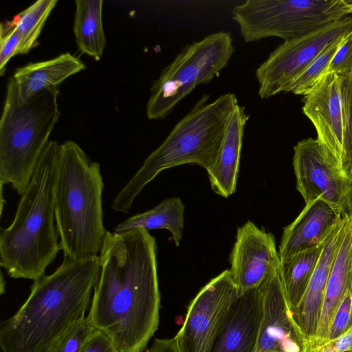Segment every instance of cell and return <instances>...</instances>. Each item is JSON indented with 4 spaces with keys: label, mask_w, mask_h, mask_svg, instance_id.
<instances>
[{
    "label": "cell",
    "mask_w": 352,
    "mask_h": 352,
    "mask_svg": "<svg viewBox=\"0 0 352 352\" xmlns=\"http://www.w3.org/2000/svg\"><path fill=\"white\" fill-rule=\"evenodd\" d=\"M88 316L118 352H144L158 328L157 244L148 230L106 232Z\"/></svg>",
    "instance_id": "6da1fadb"
},
{
    "label": "cell",
    "mask_w": 352,
    "mask_h": 352,
    "mask_svg": "<svg viewBox=\"0 0 352 352\" xmlns=\"http://www.w3.org/2000/svg\"><path fill=\"white\" fill-rule=\"evenodd\" d=\"M99 256L63 261L34 281L19 310L0 323L1 352H43L85 316L100 274Z\"/></svg>",
    "instance_id": "7a4b0ae2"
},
{
    "label": "cell",
    "mask_w": 352,
    "mask_h": 352,
    "mask_svg": "<svg viewBox=\"0 0 352 352\" xmlns=\"http://www.w3.org/2000/svg\"><path fill=\"white\" fill-rule=\"evenodd\" d=\"M60 144L49 140L14 218L0 234V265L14 278L36 280L60 250L55 225L54 191Z\"/></svg>",
    "instance_id": "3957f363"
},
{
    "label": "cell",
    "mask_w": 352,
    "mask_h": 352,
    "mask_svg": "<svg viewBox=\"0 0 352 352\" xmlns=\"http://www.w3.org/2000/svg\"><path fill=\"white\" fill-rule=\"evenodd\" d=\"M209 97L204 94L146 157L113 201V210L127 213L144 187L166 169L185 164H197L207 173L213 168L239 102L232 93L222 94L210 102Z\"/></svg>",
    "instance_id": "277c9868"
},
{
    "label": "cell",
    "mask_w": 352,
    "mask_h": 352,
    "mask_svg": "<svg viewBox=\"0 0 352 352\" xmlns=\"http://www.w3.org/2000/svg\"><path fill=\"white\" fill-rule=\"evenodd\" d=\"M103 188L100 164L74 141L61 144L54 211L64 257L78 261L99 256L107 232L102 207Z\"/></svg>",
    "instance_id": "5b68a950"
},
{
    "label": "cell",
    "mask_w": 352,
    "mask_h": 352,
    "mask_svg": "<svg viewBox=\"0 0 352 352\" xmlns=\"http://www.w3.org/2000/svg\"><path fill=\"white\" fill-rule=\"evenodd\" d=\"M58 87L38 92L24 103L18 100L12 78L8 80L0 120V182L22 195L60 112Z\"/></svg>",
    "instance_id": "8992f818"
},
{
    "label": "cell",
    "mask_w": 352,
    "mask_h": 352,
    "mask_svg": "<svg viewBox=\"0 0 352 352\" xmlns=\"http://www.w3.org/2000/svg\"><path fill=\"white\" fill-rule=\"evenodd\" d=\"M234 52L230 32L212 33L187 45L153 83L146 104L148 119L166 118L197 86L219 76Z\"/></svg>",
    "instance_id": "52a82bcc"
},
{
    "label": "cell",
    "mask_w": 352,
    "mask_h": 352,
    "mask_svg": "<svg viewBox=\"0 0 352 352\" xmlns=\"http://www.w3.org/2000/svg\"><path fill=\"white\" fill-rule=\"evenodd\" d=\"M350 14L344 0H247L232 10L243 40L288 41Z\"/></svg>",
    "instance_id": "ba28073f"
},
{
    "label": "cell",
    "mask_w": 352,
    "mask_h": 352,
    "mask_svg": "<svg viewBox=\"0 0 352 352\" xmlns=\"http://www.w3.org/2000/svg\"><path fill=\"white\" fill-rule=\"evenodd\" d=\"M351 32L352 17L348 16L284 41L256 70L260 98L265 99L280 92H289L295 80L325 47Z\"/></svg>",
    "instance_id": "9c48e42d"
},
{
    "label": "cell",
    "mask_w": 352,
    "mask_h": 352,
    "mask_svg": "<svg viewBox=\"0 0 352 352\" xmlns=\"http://www.w3.org/2000/svg\"><path fill=\"white\" fill-rule=\"evenodd\" d=\"M292 164L296 188L305 204L320 198L344 216H352V182L320 142L309 138L297 142Z\"/></svg>",
    "instance_id": "30bf717a"
},
{
    "label": "cell",
    "mask_w": 352,
    "mask_h": 352,
    "mask_svg": "<svg viewBox=\"0 0 352 352\" xmlns=\"http://www.w3.org/2000/svg\"><path fill=\"white\" fill-rule=\"evenodd\" d=\"M238 296L230 270L210 280L189 305L175 336L179 352H208L223 318Z\"/></svg>",
    "instance_id": "8fae6325"
},
{
    "label": "cell",
    "mask_w": 352,
    "mask_h": 352,
    "mask_svg": "<svg viewBox=\"0 0 352 352\" xmlns=\"http://www.w3.org/2000/svg\"><path fill=\"white\" fill-rule=\"evenodd\" d=\"M230 262L238 296L258 287L280 264L274 235L247 221L237 229Z\"/></svg>",
    "instance_id": "7c38bea8"
},
{
    "label": "cell",
    "mask_w": 352,
    "mask_h": 352,
    "mask_svg": "<svg viewBox=\"0 0 352 352\" xmlns=\"http://www.w3.org/2000/svg\"><path fill=\"white\" fill-rule=\"evenodd\" d=\"M263 316L256 352H305L288 304L279 268L258 286Z\"/></svg>",
    "instance_id": "4fadbf2b"
},
{
    "label": "cell",
    "mask_w": 352,
    "mask_h": 352,
    "mask_svg": "<svg viewBox=\"0 0 352 352\" xmlns=\"http://www.w3.org/2000/svg\"><path fill=\"white\" fill-rule=\"evenodd\" d=\"M342 77L322 76L304 96L302 111L314 124L317 140L340 160L343 149L344 109Z\"/></svg>",
    "instance_id": "5bb4252c"
},
{
    "label": "cell",
    "mask_w": 352,
    "mask_h": 352,
    "mask_svg": "<svg viewBox=\"0 0 352 352\" xmlns=\"http://www.w3.org/2000/svg\"><path fill=\"white\" fill-rule=\"evenodd\" d=\"M262 316L258 287L238 296L225 314L208 352H256Z\"/></svg>",
    "instance_id": "9a60e30c"
},
{
    "label": "cell",
    "mask_w": 352,
    "mask_h": 352,
    "mask_svg": "<svg viewBox=\"0 0 352 352\" xmlns=\"http://www.w3.org/2000/svg\"><path fill=\"white\" fill-rule=\"evenodd\" d=\"M346 216L331 229L306 292L298 306L291 310L305 352L311 347L318 331L329 272Z\"/></svg>",
    "instance_id": "2e32d148"
},
{
    "label": "cell",
    "mask_w": 352,
    "mask_h": 352,
    "mask_svg": "<svg viewBox=\"0 0 352 352\" xmlns=\"http://www.w3.org/2000/svg\"><path fill=\"white\" fill-rule=\"evenodd\" d=\"M344 217L339 210L320 198L305 204L298 217L283 230L280 258L316 246Z\"/></svg>",
    "instance_id": "e0dca14e"
},
{
    "label": "cell",
    "mask_w": 352,
    "mask_h": 352,
    "mask_svg": "<svg viewBox=\"0 0 352 352\" xmlns=\"http://www.w3.org/2000/svg\"><path fill=\"white\" fill-rule=\"evenodd\" d=\"M351 283L352 216L346 215L329 272L318 331L309 350L325 342L331 318Z\"/></svg>",
    "instance_id": "ac0fdd59"
},
{
    "label": "cell",
    "mask_w": 352,
    "mask_h": 352,
    "mask_svg": "<svg viewBox=\"0 0 352 352\" xmlns=\"http://www.w3.org/2000/svg\"><path fill=\"white\" fill-rule=\"evenodd\" d=\"M85 68V65L69 52L19 67L12 77L16 87L18 100L22 104L38 92L58 87L68 77Z\"/></svg>",
    "instance_id": "d6986e66"
},
{
    "label": "cell",
    "mask_w": 352,
    "mask_h": 352,
    "mask_svg": "<svg viewBox=\"0 0 352 352\" xmlns=\"http://www.w3.org/2000/svg\"><path fill=\"white\" fill-rule=\"evenodd\" d=\"M249 118L245 107L238 104L227 127L217 162L207 173L212 189L223 197H228L236 190L243 137Z\"/></svg>",
    "instance_id": "ffe728a7"
},
{
    "label": "cell",
    "mask_w": 352,
    "mask_h": 352,
    "mask_svg": "<svg viewBox=\"0 0 352 352\" xmlns=\"http://www.w3.org/2000/svg\"><path fill=\"white\" fill-rule=\"evenodd\" d=\"M184 210L179 197L166 198L152 209L118 223L113 232L121 233L136 228L165 229L170 231L175 245L178 247L184 227Z\"/></svg>",
    "instance_id": "44dd1931"
},
{
    "label": "cell",
    "mask_w": 352,
    "mask_h": 352,
    "mask_svg": "<svg viewBox=\"0 0 352 352\" xmlns=\"http://www.w3.org/2000/svg\"><path fill=\"white\" fill-rule=\"evenodd\" d=\"M328 234L316 246L280 258L279 272L290 310L301 301Z\"/></svg>",
    "instance_id": "7402d4cb"
},
{
    "label": "cell",
    "mask_w": 352,
    "mask_h": 352,
    "mask_svg": "<svg viewBox=\"0 0 352 352\" xmlns=\"http://www.w3.org/2000/svg\"><path fill=\"white\" fill-rule=\"evenodd\" d=\"M74 32L79 50L99 60L105 47L102 0H76Z\"/></svg>",
    "instance_id": "603a6c76"
},
{
    "label": "cell",
    "mask_w": 352,
    "mask_h": 352,
    "mask_svg": "<svg viewBox=\"0 0 352 352\" xmlns=\"http://www.w3.org/2000/svg\"><path fill=\"white\" fill-rule=\"evenodd\" d=\"M57 0H38L10 21L21 37L19 54L28 53L36 44L41 30Z\"/></svg>",
    "instance_id": "cb8c5ba5"
},
{
    "label": "cell",
    "mask_w": 352,
    "mask_h": 352,
    "mask_svg": "<svg viewBox=\"0 0 352 352\" xmlns=\"http://www.w3.org/2000/svg\"><path fill=\"white\" fill-rule=\"evenodd\" d=\"M345 36L325 47L295 80L289 88V92L295 95H302L304 96L307 95L320 79L324 76L333 57Z\"/></svg>",
    "instance_id": "d4e9b609"
},
{
    "label": "cell",
    "mask_w": 352,
    "mask_h": 352,
    "mask_svg": "<svg viewBox=\"0 0 352 352\" xmlns=\"http://www.w3.org/2000/svg\"><path fill=\"white\" fill-rule=\"evenodd\" d=\"M342 89L344 134L340 166L345 175L352 182V75L342 77Z\"/></svg>",
    "instance_id": "484cf974"
},
{
    "label": "cell",
    "mask_w": 352,
    "mask_h": 352,
    "mask_svg": "<svg viewBox=\"0 0 352 352\" xmlns=\"http://www.w3.org/2000/svg\"><path fill=\"white\" fill-rule=\"evenodd\" d=\"M95 329L89 316H83L70 325L43 352H79Z\"/></svg>",
    "instance_id": "4316f807"
},
{
    "label": "cell",
    "mask_w": 352,
    "mask_h": 352,
    "mask_svg": "<svg viewBox=\"0 0 352 352\" xmlns=\"http://www.w3.org/2000/svg\"><path fill=\"white\" fill-rule=\"evenodd\" d=\"M351 327H352V283L331 318L324 343L336 339Z\"/></svg>",
    "instance_id": "83f0119b"
},
{
    "label": "cell",
    "mask_w": 352,
    "mask_h": 352,
    "mask_svg": "<svg viewBox=\"0 0 352 352\" xmlns=\"http://www.w3.org/2000/svg\"><path fill=\"white\" fill-rule=\"evenodd\" d=\"M0 74L3 76L10 59L19 54L21 37L10 21L1 23Z\"/></svg>",
    "instance_id": "f1b7e54d"
},
{
    "label": "cell",
    "mask_w": 352,
    "mask_h": 352,
    "mask_svg": "<svg viewBox=\"0 0 352 352\" xmlns=\"http://www.w3.org/2000/svg\"><path fill=\"white\" fill-rule=\"evenodd\" d=\"M331 73L341 77L352 75V32L343 38L325 74Z\"/></svg>",
    "instance_id": "f546056e"
},
{
    "label": "cell",
    "mask_w": 352,
    "mask_h": 352,
    "mask_svg": "<svg viewBox=\"0 0 352 352\" xmlns=\"http://www.w3.org/2000/svg\"><path fill=\"white\" fill-rule=\"evenodd\" d=\"M79 352H118L112 340L103 331L95 329L87 338Z\"/></svg>",
    "instance_id": "4dcf8cb0"
},
{
    "label": "cell",
    "mask_w": 352,
    "mask_h": 352,
    "mask_svg": "<svg viewBox=\"0 0 352 352\" xmlns=\"http://www.w3.org/2000/svg\"><path fill=\"white\" fill-rule=\"evenodd\" d=\"M351 349H352V327L336 339L314 347L308 352H346Z\"/></svg>",
    "instance_id": "1f68e13d"
},
{
    "label": "cell",
    "mask_w": 352,
    "mask_h": 352,
    "mask_svg": "<svg viewBox=\"0 0 352 352\" xmlns=\"http://www.w3.org/2000/svg\"><path fill=\"white\" fill-rule=\"evenodd\" d=\"M146 352H179L175 337L173 338H155Z\"/></svg>",
    "instance_id": "d6a6232c"
},
{
    "label": "cell",
    "mask_w": 352,
    "mask_h": 352,
    "mask_svg": "<svg viewBox=\"0 0 352 352\" xmlns=\"http://www.w3.org/2000/svg\"><path fill=\"white\" fill-rule=\"evenodd\" d=\"M344 3L348 8L350 14H352V0H344Z\"/></svg>",
    "instance_id": "836d02e7"
},
{
    "label": "cell",
    "mask_w": 352,
    "mask_h": 352,
    "mask_svg": "<svg viewBox=\"0 0 352 352\" xmlns=\"http://www.w3.org/2000/svg\"><path fill=\"white\" fill-rule=\"evenodd\" d=\"M346 352H352V349H351L350 350L346 351Z\"/></svg>",
    "instance_id": "e575fe53"
}]
</instances>
